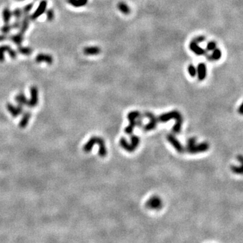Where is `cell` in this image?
<instances>
[{
    "label": "cell",
    "mask_w": 243,
    "mask_h": 243,
    "mask_svg": "<svg viewBox=\"0 0 243 243\" xmlns=\"http://www.w3.org/2000/svg\"><path fill=\"white\" fill-rule=\"evenodd\" d=\"M47 5V1H45V0H42L40 2L38 8H37V10L35 11V12L33 13L32 15L30 16L31 20H35L36 19H37L39 16H41L46 11Z\"/></svg>",
    "instance_id": "1"
},
{
    "label": "cell",
    "mask_w": 243,
    "mask_h": 243,
    "mask_svg": "<svg viewBox=\"0 0 243 243\" xmlns=\"http://www.w3.org/2000/svg\"><path fill=\"white\" fill-rule=\"evenodd\" d=\"M5 52H8L10 56L13 59H15L17 57V53L12 49V47L8 45H1L0 46V62H3L5 60Z\"/></svg>",
    "instance_id": "2"
},
{
    "label": "cell",
    "mask_w": 243,
    "mask_h": 243,
    "mask_svg": "<svg viewBox=\"0 0 243 243\" xmlns=\"http://www.w3.org/2000/svg\"><path fill=\"white\" fill-rule=\"evenodd\" d=\"M6 107L8 111L14 118H17L23 113V106H21V105L18 104L17 106H14V105L8 103V104H7Z\"/></svg>",
    "instance_id": "3"
},
{
    "label": "cell",
    "mask_w": 243,
    "mask_h": 243,
    "mask_svg": "<svg viewBox=\"0 0 243 243\" xmlns=\"http://www.w3.org/2000/svg\"><path fill=\"white\" fill-rule=\"evenodd\" d=\"M39 102V91L37 88L35 86H33L31 88V98L29 99L28 106L31 108H34Z\"/></svg>",
    "instance_id": "4"
},
{
    "label": "cell",
    "mask_w": 243,
    "mask_h": 243,
    "mask_svg": "<svg viewBox=\"0 0 243 243\" xmlns=\"http://www.w3.org/2000/svg\"><path fill=\"white\" fill-rule=\"evenodd\" d=\"M139 116V113L138 112H132L128 114V118L130 121V124L128 127L126 128V132L127 133L130 134L131 133L132 130H133V127L135 126V122L134 119H136Z\"/></svg>",
    "instance_id": "5"
},
{
    "label": "cell",
    "mask_w": 243,
    "mask_h": 243,
    "mask_svg": "<svg viewBox=\"0 0 243 243\" xmlns=\"http://www.w3.org/2000/svg\"><path fill=\"white\" fill-rule=\"evenodd\" d=\"M35 61L37 63H40V62H45V63L51 64L53 63V58L52 56L49 54H45V53H39L35 58Z\"/></svg>",
    "instance_id": "6"
},
{
    "label": "cell",
    "mask_w": 243,
    "mask_h": 243,
    "mask_svg": "<svg viewBox=\"0 0 243 243\" xmlns=\"http://www.w3.org/2000/svg\"><path fill=\"white\" fill-rule=\"evenodd\" d=\"M189 47H190L191 50L195 54L197 55V56H202V55L205 54V51L201 48L200 46H199L197 43L195 42V40H193V41L191 42L190 45H189Z\"/></svg>",
    "instance_id": "7"
},
{
    "label": "cell",
    "mask_w": 243,
    "mask_h": 243,
    "mask_svg": "<svg viewBox=\"0 0 243 243\" xmlns=\"http://www.w3.org/2000/svg\"><path fill=\"white\" fill-rule=\"evenodd\" d=\"M197 74H198V78L200 80H204L206 78L207 75V67L204 63L199 64L197 69Z\"/></svg>",
    "instance_id": "8"
},
{
    "label": "cell",
    "mask_w": 243,
    "mask_h": 243,
    "mask_svg": "<svg viewBox=\"0 0 243 243\" xmlns=\"http://www.w3.org/2000/svg\"><path fill=\"white\" fill-rule=\"evenodd\" d=\"M30 16L29 14H25V16H23V20L21 21V25H20V33H23L24 34L26 31H27V29H29V23H30Z\"/></svg>",
    "instance_id": "9"
},
{
    "label": "cell",
    "mask_w": 243,
    "mask_h": 243,
    "mask_svg": "<svg viewBox=\"0 0 243 243\" xmlns=\"http://www.w3.org/2000/svg\"><path fill=\"white\" fill-rule=\"evenodd\" d=\"M101 52V49L96 46H91V47H84L83 53L86 56H96Z\"/></svg>",
    "instance_id": "10"
},
{
    "label": "cell",
    "mask_w": 243,
    "mask_h": 243,
    "mask_svg": "<svg viewBox=\"0 0 243 243\" xmlns=\"http://www.w3.org/2000/svg\"><path fill=\"white\" fill-rule=\"evenodd\" d=\"M31 116V113L30 112H26L25 114H23L22 119L20 120L19 122V127L21 128H25L28 126V124L30 120Z\"/></svg>",
    "instance_id": "11"
},
{
    "label": "cell",
    "mask_w": 243,
    "mask_h": 243,
    "mask_svg": "<svg viewBox=\"0 0 243 243\" xmlns=\"http://www.w3.org/2000/svg\"><path fill=\"white\" fill-rule=\"evenodd\" d=\"M147 205L149 207L152 209H158L161 207V201L158 197H153L147 202Z\"/></svg>",
    "instance_id": "12"
},
{
    "label": "cell",
    "mask_w": 243,
    "mask_h": 243,
    "mask_svg": "<svg viewBox=\"0 0 243 243\" xmlns=\"http://www.w3.org/2000/svg\"><path fill=\"white\" fill-rule=\"evenodd\" d=\"M15 101L19 105L21 106H28L29 104V99L27 98L25 94L19 93L15 97Z\"/></svg>",
    "instance_id": "13"
},
{
    "label": "cell",
    "mask_w": 243,
    "mask_h": 243,
    "mask_svg": "<svg viewBox=\"0 0 243 243\" xmlns=\"http://www.w3.org/2000/svg\"><path fill=\"white\" fill-rule=\"evenodd\" d=\"M167 139H168L169 141L173 145V146L176 149V150L178 151V152L183 151V148H182V147L181 146V145H180L179 142L176 139V138L172 135H169L168 137H167Z\"/></svg>",
    "instance_id": "14"
},
{
    "label": "cell",
    "mask_w": 243,
    "mask_h": 243,
    "mask_svg": "<svg viewBox=\"0 0 243 243\" xmlns=\"http://www.w3.org/2000/svg\"><path fill=\"white\" fill-rule=\"evenodd\" d=\"M10 39L12 40L16 45H20L24 40V34L19 32V33H18V34L11 36Z\"/></svg>",
    "instance_id": "15"
},
{
    "label": "cell",
    "mask_w": 243,
    "mask_h": 243,
    "mask_svg": "<svg viewBox=\"0 0 243 243\" xmlns=\"http://www.w3.org/2000/svg\"><path fill=\"white\" fill-rule=\"evenodd\" d=\"M67 2L76 8L84 6L88 3V0H67Z\"/></svg>",
    "instance_id": "16"
},
{
    "label": "cell",
    "mask_w": 243,
    "mask_h": 243,
    "mask_svg": "<svg viewBox=\"0 0 243 243\" xmlns=\"http://www.w3.org/2000/svg\"><path fill=\"white\" fill-rule=\"evenodd\" d=\"M2 16H3V22H4L5 24L9 23V22H10L11 18H12V12H11V10L8 8H5L4 10H3Z\"/></svg>",
    "instance_id": "17"
},
{
    "label": "cell",
    "mask_w": 243,
    "mask_h": 243,
    "mask_svg": "<svg viewBox=\"0 0 243 243\" xmlns=\"http://www.w3.org/2000/svg\"><path fill=\"white\" fill-rule=\"evenodd\" d=\"M118 8L124 14H128L130 12V8L124 2H120L118 4Z\"/></svg>",
    "instance_id": "18"
},
{
    "label": "cell",
    "mask_w": 243,
    "mask_h": 243,
    "mask_svg": "<svg viewBox=\"0 0 243 243\" xmlns=\"http://www.w3.org/2000/svg\"><path fill=\"white\" fill-rule=\"evenodd\" d=\"M96 139H97L96 137L91 138V139L87 142V143H86V144L84 145V148H83L84 151L87 153L91 151V150L92 149V148H93L94 144L96 143Z\"/></svg>",
    "instance_id": "19"
},
{
    "label": "cell",
    "mask_w": 243,
    "mask_h": 243,
    "mask_svg": "<svg viewBox=\"0 0 243 243\" xmlns=\"http://www.w3.org/2000/svg\"><path fill=\"white\" fill-rule=\"evenodd\" d=\"M18 51L20 54L24 55V56H30L33 53V50L31 47H18Z\"/></svg>",
    "instance_id": "20"
},
{
    "label": "cell",
    "mask_w": 243,
    "mask_h": 243,
    "mask_svg": "<svg viewBox=\"0 0 243 243\" xmlns=\"http://www.w3.org/2000/svg\"><path fill=\"white\" fill-rule=\"evenodd\" d=\"M238 159L242 165H241L240 167L233 166L232 167V170L233 172H235L236 174H243V157L242 156H238Z\"/></svg>",
    "instance_id": "21"
},
{
    "label": "cell",
    "mask_w": 243,
    "mask_h": 243,
    "mask_svg": "<svg viewBox=\"0 0 243 243\" xmlns=\"http://www.w3.org/2000/svg\"><path fill=\"white\" fill-rule=\"evenodd\" d=\"M12 29V25H10L9 23H5V25L1 27V29H0V31H1V32L3 34L5 35L10 33Z\"/></svg>",
    "instance_id": "22"
},
{
    "label": "cell",
    "mask_w": 243,
    "mask_h": 243,
    "mask_svg": "<svg viewBox=\"0 0 243 243\" xmlns=\"http://www.w3.org/2000/svg\"><path fill=\"white\" fill-rule=\"evenodd\" d=\"M23 10H20V8L15 9L12 12V16H14L16 20H20V18L23 17Z\"/></svg>",
    "instance_id": "23"
},
{
    "label": "cell",
    "mask_w": 243,
    "mask_h": 243,
    "mask_svg": "<svg viewBox=\"0 0 243 243\" xmlns=\"http://www.w3.org/2000/svg\"><path fill=\"white\" fill-rule=\"evenodd\" d=\"M221 56H222V52H221L220 49H215L212 53V56H211L212 59H213L214 60H218L221 58Z\"/></svg>",
    "instance_id": "24"
},
{
    "label": "cell",
    "mask_w": 243,
    "mask_h": 243,
    "mask_svg": "<svg viewBox=\"0 0 243 243\" xmlns=\"http://www.w3.org/2000/svg\"><path fill=\"white\" fill-rule=\"evenodd\" d=\"M188 72H189V74L192 77H195L197 75V69L193 64L189 66L188 67Z\"/></svg>",
    "instance_id": "25"
},
{
    "label": "cell",
    "mask_w": 243,
    "mask_h": 243,
    "mask_svg": "<svg viewBox=\"0 0 243 243\" xmlns=\"http://www.w3.org/2000/svg\"><path fill=\"white\" fill-rule=\"evenodd\" d=\"M46 14H47V20H49V21H52V20L54 19L55 13L51 9H49V10H47V12H46Z\"/></svg>",
    "instance_id": "26"
},
{
    "label": "cell",
    "mask_w": 243,
    "mask_h": 243,
    "mask_svg": "<svg viewBox=\"0 0 243 243\" xmlns=\"http://www.w3.org/2000/svg\"><path fill=\"white\" fill-rule=\"evenodd\" d=\"M33 7V3H29V4L25 5V6L24 7V8H23V14H29V13L30 12V11L31 10H32Z\"/></svg>",
    "instance_id": "27"
},
{
    "label": "cell",
    "mask_w": 243,
    "mask_h": 243,
    "mask_svg": "<svg viewBox=\"0 0 243 243\" xmlns=\"http://www.w3.org/2000/svg\"><path fill=\"white\" fill-rule=\"evenodd\" d=\"M215 49H216V44H215V42L210 41L207 43V49L208 51H213Z\"/></svg>",
    "instance_id": "28"
},
{
    "label": "cell",
    "mask_w": 243,
    "mask_h": 243,
    "mask_svg": "<svg viewBox=\"0 0 243 243\" xmlns=\"http://www.w3.org/2000/svg\"><path fill=\"white\" fill-rule=\"evenodd\" d=\"M20 25H21V21L20 20H16V21L12 25V29H19L20 28Z\"/></svg>",
    "instance_id": "29"
},
{
    "label": "cell",
    "mask_w": 243,
    "mask_h": 243,
    "mask_svg": "<svg viewBox=\"0 0 243 243\" xmlns=\"http://www.w3.org/2000/svg\"><path fill=\"white\" fill-rule=\"evenodd\" d=\"M205 38L204 37L201 36V37H198L195 38L193 40H195V42H197V43H200V42L203 41V40H205Z\"/></svg>",
    "instance_id": "30"
},
{
    "label": "cell",
    "mask_w": 243,
    "mask_h": 243,
    "mask_svg": "<svg viewBox=\"0 0 243 243\" xmlns=\"http://www.w3.org/2000/svg\"><path fill=\"white\" fill-rule=\"evenodd\" d=\"M8 39V37L5 35V34L0 35V41H3V40Z\"/></svg>",
    "instance_id": "31"
},
{
    "label": "cell",
    "mask_w": 243,
    "mask_h": 243,
    "mask_svg": "<svg viewBox=\"0 0 243 243\" xmlns=\"http://www.w3.org/2000/svg\"><path fill=\"white\" fill-rule=\"evenodd\" d=\"M238 112H240V113L241 114H243V104L241 105L240 106V108H239V110H238Z\"/></svg>",
    "instance_id": "32"
},
{
    "label": "cell",
    "mask_w": 243,
    "mask_h": 243,
    "mask_svg": "<svg viewBox=\"0 0 243 243\" xmlns=\"http://www.w3.org/2000/svg\"><path fill=\"white\" fill-rule=\"evenodd\" d=\"M19 1H25V0H19Z\"/></svg>",
    "instance_id": "33"
}]
</instances>
